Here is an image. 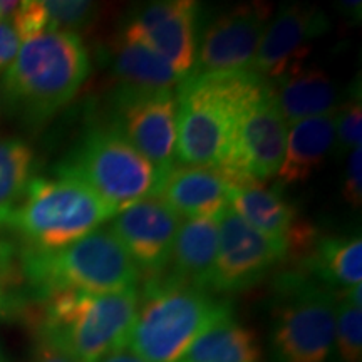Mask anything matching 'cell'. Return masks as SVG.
Listing matches in <instances>:
<instances>
[{"instance_id": "1", "label": "cell", "mask_w": 362, "mask_h": 362, "mask_svg": "<svg viewBox=\"0 0 362 362\" xmlns=\"http://www.w3.org/2000/svg\"><path fill=\"white\" fill-rule=\"evenodd\" d=\"M89 72V52L81 35L47 30L22 42L2 74V106L21 123L39 128L74 101Z\"/></svg>"}, {"instance_id": "2", "label": "cell", "mask_w": 362, "mask_h": 362, "mask_svg": "<svg viewBox=\"0 0 362 362\" xmlns=\"http://www.w3.org/2000/svg\"><path fill=\"white\" fill-rule=\"evenodd\" d=\"M230 315L228 298L158 275L139 293L128 347L146 362H178L203 332Z\"/></svg>"}, {"instance_id": "3", "label": "cell", "mask_w": 362, "mask_h": 362, "mask_svg": "<svg viewBox=\"0 0 362 362\" xmlns=\"http://www.w3.org/2000/svg\"><path fill=\"white\" fill-rule=\"evenodd\" d=\"M262 81L252 71L185 76L176 86V163L220 170L243 104Z\"/></svg>"}, {"instance_id": "4", "label": "cell", "mask_w": 362, "mask_h": 362, "mask_svg": "<svg viewBox=\"0 0 362 362\" xmlns=\"http://www.w3.org/2000/svg\"><path fill=\"white\" fill-rule=\"evenodd\" d=\"M139 291L116 293L57 292L42 298L35 319L39 342L76 362H98L128 347Z\"/></svg>"}, {"instance_id": "5", "label": "cell", "mask_w": 362, "mask_h": 362, "mask_svg": "<svg viewBox=\"0 0 362 362\" xmlns=\"http://www.w3.org/2000/svg\"><path fill=\"white\" fill-rule=\"evenodd\" d=\"M19 274L34 302L57 292L116 293L138 291L141 274L110 228L56 252L22 250Z\"/></svg>"}, {"instance_id": "6", "label": "cell", "mask_w": 362, "mask_h": 362, "mask_svg": "<svg viewBox=\"0 0 362 362\" xmlns=\"http://www.w3.org/2000/svg\"><path fill=\"white\" fill-rule=\"evenodd\" d=\"M116 211L79 181L34 176L6 228L25 250L56 252L96 232Z\"/></svg>"}, {"instance_id": "7", "label": "cell", "mask_w": 362, "mask_h": 362, "mask_svg": "<svg viewBox=\"0 0 362 362\" xmlns=\"http://www.w3.org/2000/svg\"><path fill=\"white\" fill-rule=\"evenodd\" d=\"M54 175L86 185L116 214L155 197L163 178L107 119L84 129Z\"/></svg>"}, {"instance_id": "8", "label": "cell", "mask_w": 362, "mask_h": 362, "mask_svg": "<svg viewBox=\"0 0 362 362\" xmlns=\"http://www.w3.org/2000/svg\"><path fill=\"white\" fill-rule=\"evenodd\" d=\"M270 320L272 362H330L336 356V292L304 269L275 279Z\"/></svg>"}, {"instance_id": "9", "label": "cell", "mask_w": 362, "mask_h": 362, "mask_svg": "<svg viewBox=\"0 0 362 362\" xmlns=\"http://www.w3.org/2000/svg\"><path fill=\"white\" fill-rule=\"evenodd\" d=\"M287 131L270 84L262 81L240 111L232 149L218 170L228 185L267 183L275 178L284 160Z\"/></svg>"}, {"instance_id": "10", "label": "cell", "mask_w": 362, "mask_h": 362, "mask_svg": "<svg viewBox=\"0 0 362 362\" xmlns=\"http://www.w3.org/2000/svg\"><path fill=\"white\" fill-rule=\"evenodd\" d=\"M272 17L274 7L267 2H243L221 11L200 29L197 57L188 76L250 71Z\"/></svg>"}, {"instance_id": "11", "label": "cell", "mask_w": 362, "mask_h": 362, "mask_svg": "<svg viewBox=\"0 0 362 362\" xmlns=\"http://www.w3.org/2000/svg\"><path fill=\"white\" fill-rule=\"evenodd\" d=\"M106 119L165 175L176 163L175 90L134 93L112 89Z\"/></svg>"}, {"instance_id": "12", "label": "cell", "mask_w": 362, "mask_h": 362, "mask_svg": "<svg viewBox=\"0 0 362 362\" xmlns=\"http://www.w3.org/2000/svg\"><path fill=\"white\" fill-rule=\"evenodd\" d=\"M282 262H287L285 242L260 233L228 206L218 216V248L208 291H248Z\"/></svg>"}, {"instance_id": "13", "label": "cell", "mask_w": 362, "mask_h": 362, "mask_svg": "<svg viewBox=\"0 0 362 362\" xmlns=\"http://www.w3.org/2000/svg\"><path fill=\"white\" fill-rule=\"evenodd\" d=\"M200 4L193 0H160L131 12L117 35L146 45L173 67L181 79L194 64L202 29Z\"/></svg>"}, {"instance_id": "14", "label": "cell", "mask_w": 362, "mask_h": 362, "mask_svg": "<svg viewBox=\"0 0 362 362\" xmlns=\"http://www.w3.org/2000/svg\"><path fill=\"white\" fill-rule=\"evenodd\" d=\"M183 218L160 198L149 197L110 220V232L124 248L139 274L148 279L163 274Z\"/></svg>"}, {"instance_id": "15", "label": "cell", "mask_w": 362, "mask_h": 362, "mask_svg": "<svg viewBox=\"0 0 362 362\" xmlns=\"http://www.w3.org/2000/svg\"><path fill=\"white\" fill-rule=\"evenodd\" d=\"M324 11L309 4H285L274 13L250 71L260 79L274 81L292 66L305 62L312 51V40L329 30Z\"/></svg>"}, {"instance_id": "16", "label": "cell", "mask_w": 362, "mask_h": 362, "mask_svg": "<svg viewBox=\"0 0 362 362\" xmlns=\"http://www.w3.org/2000/svg\"><path fill=\"white\" fill-rule=\"evenodd\" d=\"M230 185L218 170L175 163L163 175L155 197L181 218L220 216L228 208Z\"/></svg>"}, {"instance_id": "17", "label": "cell", "mask_w": 362, "mask_h": 362, "mask_svg": "<svg viewBox=\"0 0 362 362\" xmlns=\"http://www.w3.org/2000/svg\"><path fill=\"white\" fill-rule=\"evenodd\" d=\"M282 117L291 128L310 117L330 115L341 106V93L332 78L320 67H305L304 62L269 81Z\"/></svg>"}, {"instance_id": "18", "label": "cell", "mask_w": 362, "mask_h": 362, "mask_svg": "<svg viewBox=\"0 0 362 362\" xmlns=\"http://www.w3.org/2000/svg\"><path fill=\"white\" fill-rule=\"evenodd\" d=\"M336 148V112L310 117L291 126L287 131L284 160L275 175L277 187L305 183L322 166Z\"/></svg>"}, {"instance_id": "19", "label": "cell", "mask_w": 362, "mask_h": 362, "mask_svg": "<svg viewBox=\"0 0 362 362\" xmlns=\"http://www.w3.org/2000/svg\"><path fill=\"white\" fill-rule=\"evenodd\" d=\"M218 248V216L181 221L171 248L165 277L208 291ZM210 292V291H208Z\"/></svg>"}, {"instance_id": "20", "label": "cell", "mask_w": 362, "mask_h": 362, "mask_svg": "<svg viewBox=\"0 0 362 362\" xmlns=\"http://www.w3.org/2000/svg\"><path fill=\"white\" fill-rule=\"evenodd\" d=\"M103 51L111 78L115 79V89L134 93L173 90L181 81L173 67L155 51L117 34L104 45Z\"/></svg>"}, {"instance_id": "21", "label": "cell", "mask_w": 362, "mask_h": 362, "mask_svg": "<svg viewBox=\"0 0 362 362\" xmlns=\"http://www.w3.org/2000/svg\"><path fill=\"white\" fill-rule=\"evenodd\" d=\"M228 206L260 233L282 240L285 245L304 221L298 216L297 206L284 197L277 185H230Z\"/></svg>"}, {"instance_id": "22", "label": "cell", "mask_w": 362, "mask_h": 362, "mask_svg": "<svg viewBox=\"0 0 362 362\" xmlns=\"http://www.w3.org/2000/svg\"><path fill=\"white\" fill-rule=\"evenodd\" d=\"M298 269L332 292H342L362 282V238L359 233L320 237Z\"/></svg>"}, {"instance_id": "23", "label": "cell", "mask_w": 362, "mask_h": 362, "mask_svg": "<svg viewBox=\"0 0 362 362\" xmlns=\"http://www.w3.org/2000/svg\"><path fill=\"white\" fill-rule=\"evenodd\" d=\"M178 362H264V352L255 330L230 315L203 332Z\"/></svg>"}, {"instance_id": "24", "label": "cell", "mask_w": 362, "mask_h": 362, "mask_svg": "<svg viewBox=\"0 0 362 362\" xmlns=\"http://www.w3.org/2000/svg\"><path fill=\"white\" fill-rule=\"evenodd\" d=\"M35 155L21 138H0V230L6 228L34 178Z\"/></svg>"}, {"instance_id": "25", "label": "cell", "mask_w": 362, "mask_h": 362, "mask_svg": "<svg viewBox=\"0 0 362 362\" xmlns=\"http://www.w3.org/2000/svg\"><path fill=\"white\" fill-rule=\"evenodd\" d=\"M336 356L341 362L362 361V307L336 292Z\"/></svg>"}, {"instance_id": "26", "label": "cell", "mask_w": 362, "mask_h": 362, "mask_svg": "<svg viewBox=\"0 0 362 362\" xmlns=\"http://www.w3.org/2000/svg\"><path fill=\"white\" fill-rule=\"evenodd\" d=\"M49 12L51 30H66L78 34L79 30L89 29L98 19L101 11L99 4L86 0H44Z\"/></svg>"}, {"instance_id": "27", "label": "cell", "mask_w": 362, "mask_h": 362, "mask_svg": "<svg viewBox=\"0 0 362 362\" xmlns=\"http://www.w3.org/2000/svg\"><path fill=\"white\" fill-rule=\"evenodd\" d=\"M359 146H362V99L357 86L336 111V151L337 155H349Z\"/></svg>"}, {"instance_id": "28", "label": "cell", "mask_w": 362, "mask_h": 362, "mask_svg": "<svg viewBox=\"0 0 362 362\" xmlns=\"http://www.w3.org/2000/svg\"><path fill=\"white\" fill-rule=\"evenodd\" d=\"M8 21L12 22L22 42L51 30V21H49V12L44 0H24Z\"/></svg>"}, {"instance_id": "29", "label": "cell", "mask_w": 362, "mask_h": 362, "mask_svg": "<svg viewBox=\"0 0 362 362\" xmlns=\"http://www.w3.org/2000/svg\"><path fill=\"white\" fill-rule=\"evenodd\" d=\"M342 198L352 210L362 206V146L352 149L342 180Z\"/></svg>"}, {"instance_id": "30", "label": "cell", "mask_w": 362, "mask_h": 362, "mask_svg": "<svg viewBox=\"0 0 362 362\" xmlns=\"http://www.w3.org/2000/svg\"><path fill=\"white\" fill-rule=\"evenodd\" d=\"M21 47L22 40L13 29L12 22L8 19H0V74H4L12 66Z\"/></svg>"}, {"instance_id": "31", "label": "cell", "mask_w": 362, "mask_h": 362, "mask_svg": "<svg viewBox=\"0 0 362 362\" xmlns=\"http://www.w3.org/2000/svg\"><path fill=\"white\" fill-rule=\"evenodd\" d=\"M13 264H16V247L7 240L0 238V280L2 282L13 272Z\"/></svg>"}, {"instance_id": "32", "label": "cell", "mask_w": 362, "mask_h": 362, "mask_svg": "<svg viewBox=\"0 0 362 362\" xmlns=\"http://www.w3.org/2000/svg\"><path fill=\"white\" fill-rule=\"evenodd\" d=\"M33 362H76V361L71 359V357H67L66 354H62V352H59L57 349H54V347L47 346V344L37 341V347H35Z\"/></svg>"}, {"instance_id": "33", "label": "cell", "mask_w": 362, "mask_h": 362, "mask_svg": "<svg viewBox=\"0 0 362 362\" xmlns=\"http://www.w3.org/2000/svg\"><path fill=\"white\" fill-rule=\"evenodd\" d=\"M98 362H146V361L141 359L139 356H136L134 352H131L128 347H124V349L115 351L111 352V354L104 356L103 359H99Z\"/></svg>"}, {"instance_id": "34", "label": "cell", "mask_w": 362, "mask_h": 362, "mask_svg": "<svg viewBox=\"0 0 362 362\" xmlns=\"http://www.w3.org/2000/svg\"><path fill=\"white\" fill-rule=\"evenodd\" d=\"M13 304H16V300L8 297V293L6 291V285H4L2 280H0V317L7 315Z\"/></svg>"}, {"instance_id": "35", "label": "cell", "mask_w": 362, "mask_h": 362, "mask_svg": "<svg viewBox=\"0 0 362 362\" xmlns=\"http://www.w3.org/2000/svg\"><path fill=\"white\" fill-rule=\"evenodd\" d=\"M339 6H341V11L346 13V16H349L352 21H361V2H341Z\"/></svg>"}, {"instance_id": "36", "label": "cell", "mask_w": 362, "mask_h": 362, "mask_svg": "<svg viewBox=\"0 0 362 362\" xmlns=\"http://www.w3.org/2000/svg\"><path fill=\"white\" fill-rule=\"evenodd\" d=\"M0 362H12L11 356L7 354V351H6V346H4L2 341H0Z\"/></svg>"}, {"instance_id": "37", "label": "cell", "mask_w": 362, "mask_h": 362, "mask_svg": "<svg viewBox=\"0 0 362 362\" xmlns=\"http://www.w3.org/2000/svg\"><path fill=\"white\" fill-rule=\"evenodd\" d=\"M0 106H2V99H0Z\"/></svg>"}]
</instances>
